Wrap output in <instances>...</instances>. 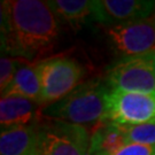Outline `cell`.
Masks as SVG:
<instances>
[{
	"mask_svg": "<svg viewBox=\"0 0 155 155\" xmlns=\"http://www.w3.org/2000/svg\"><path fill=\"white\" fill-rule=\"evenodd\" d=\"M154 12L150 0H94V22L106 28L145 20Z\"/></svg>",
	"mask_w": 155,
	"mask_h": 155,
	"instance_id": "obj_8",
	"label": "cell"
},
{
	"mask_svg": "<svg viewBox=\"0 0 155 155\" xmlns=\"http://www.w3.org/2000/svg\"><path fill=\"white\" fill-rule=\"evenodd\" d=\"M29 155H41V153H40V152H39V150L38 148H36V150H33L32 153H30V154Z\"/></svg>",
	"mask_w": 155,
	"mask_h": 155,
	"instance_id": "obj_17",
	"label": "cell"
},
{
	"mask_svg": "<svg viewBox=\"0 0 155 155\" xmlns=\"http://www.w3.org/2000/svg\"><path fill=\"white\" fill-rule=\"evenodd\" d=\"M127 144L122 125L104 121L94 127L91 134L89 155H113Z\"/></svg>",
	"mask_w": 155,
	"mask_h": 155,
	"instance_id": "obj_12",
	"label": "cell"
},
{
	"mask_svg": "<svg viewBox=\"0 0 155 155\" xmlns=\"http://www.w3.org/2000/svg\"><path fill=\"white\" fill-rule=\"evenodd\" d=\"M89 134L85 127L58 120L38 123V150L41 155H89Z\"/></svg>",
	"mask_w": 155,
	"mask_h": 155,
	"instance_id": "obj_4",
	"label": "cell"
},
{
	"mask_svg": "<svg viewBox=\"0 0 155 155\" xmlns=\"http://www.w3.org/2000/svg\"><path fill=\"white\" fill-rule=\"evenodd\" d=\"M22 66L21 60L13 56H1L0 60V90L1 94L9 86L18 68Z\"/></svg>",
	"mask_w": 155,
	"mask_h": 155,
	"instance_id": "obj_15",
	"label": "cell"
},
{
	"mask_svg": "<svg viewBox=\"0 0 155 155\" xmlns=\"http://www.w3.org/2000/svg\"><path fill=\"white\" fill-rule=\"evenodd\" d=\"M59 33V18L47 1H1L2 53L32 60L50 50Z\"/></svg>",
	"mask_w": 155,
	"mask_h": 155,
	"instance_id": "obj_1",
	"label": "cell"
},
{
	"mask_svg": "<svg viewBox=\"0 0 155 155\" xmlns=\"http://www.w3.org/2000/svg\"><path fill=\"white\" fill-rule=\"evenodd\" d=\"M105 33L113 51L124 58L155 52V13L137 22L106 28Z\"/></svg>",
	"mask_w": 155,
	"mask_h": 155,
	"instance_id": "obj_7",
	"label": "cell"
},
{
	"mask_svg": "<svg viewBox=\"0 0 155 155\" xmlns=\"http://www.w3.org/2000/svg\"><path fill=\"white\" fill-rule=\"evenodd\" d=\"M41 78V106L63 99L81 85L84 70L70 58L56 56L39 62Z\"/></svg>",
	"mask_w": 155,
	"mask_h": 155,
	"instance_id": "obj_5",
	"label": "cell"
},
{
	"mask_svg": "<svg viewBox=\"0 0 155 155\" xmlns=\"http://www.w3.org/2000/svg\"><path fill=\"white\" fill-rule=\"evenodd\" d=\"M106 84L110 90L155 93V52L125 56L109 67Z\"/></svg>",
	"mask_w": 155,
	"mask_h": 155,
	"instance_id": "obj_3",
	"label": "cell"
},
{
	"mask_svg": "<svg viewBox=\"0 0 155 155\" xmlns=\"http://www.w3.org/2000/svg\"><path fill=\"white\" fill-rule=\"evenodd\" d=\"M58 18L75 29L89 20L94 21V0H52L47 1Z\"/></svg>",
	"mask_w": 155,
	"mask_h": 155,
	"instance_id": "obj_13",
	"label": "cell"
},
{
	"mask_svg": "<svg viewBox=\"0 0 155 155\" xmlns=\"http://www.w3.org/2000/svg\"><path fill=\"white\" fill-rule=\"evenodd\" d=\"M39 105L32 100L9 95L0 100V125L1 130L13 127H22L37 123Z\"/></svg>",
	"mask_w": 155,
	"mask_h": 155,
	"instance_id": "obj_9",
	"label": "cell"
},
{
	"mask_svg": "<svg viewBox=\"0 0 155 155\" xmlns=\"http://www.w3.org/2000/svg\"><path fill=\"white\" fill-rule=\"evenodd\" d=\"M113 155H155V145L127 144Z\"/></svg>",
	"mask_w": 155,
	"mask_h": 155,
	"instance_id": "obj_16",
	"label": "cell"
},
{
	"mask_svg": "<svg viewBox=\"0 0 155 155\" xmlns=\"http://www.w3.org/2000/svg\"><path fill=\"white\" fill-rule=\"evenodd\" d=\"M107 121L118 125L155 123V93H134L110 90Z\"/></svg>",
	"mask_w": 155,
	"mask_h": 155,
	"instance_id": "obj_6",
	"label": "cell"
},
{
	"mask_svg": "<svg viewBox=\"0 0 155 155\" xmlns=\"http://www.w3.org/2000/svg\"><path fill=\"white\" fill-rule=\"evenodd\" d=\"M41 78L38 62L33 64H22L20 67L12 83L1 94V97H22L41 106Z\"/></svg>",
	"mask_w": 155,
	"mask_h": 155,
	"instance_id": "obj_11",
	"label": "cell"
},
{
	"mask_svg": "<svg viewBox=\"0 0 155 155\" xmlns=\"http://www.w3.org/2000/svg\"><path fill=\"white\" fill-rule=\"evenodd\" d=\"M110 89L100 79H91L78 85L63 99L44 106V118L58 120L76 125H98L107 121L108 94Z\"/></svg>",
	"mask_w": 155,
	"mask_h": 155,
	"instance_id": "obj_2",
	"label": "cell"
},
{
	"mask_svg": "<svg viewBox=\"0 0 155 155\" xmlns=\"http://www.w3.org/2000/svg\"><path fill=\"white\" fill-rule=\"evenodd\" d=\"M38 148V123L1 130L0 155H29Z\"/></svg>",
	"mask_w": 155,
	"mask_h": 155,
	"instance_id": "obj_10",
	"label": "cell"
},
{
	"mask_svg": "<svg viewBox=\"0 0 155 155\" xmlns=\"http://www.w3.org/2000/svg\"><path fill=\"white\" fill-rule=\"evenodd\" d=\"M127 144L155 145V123H146L139 125H122Z\"/></svg>",
	"mask_w": 155,
	"mask_h": 155,
	"instance_id": "obj_14",
	"label": "cell"
}]
</instances>
